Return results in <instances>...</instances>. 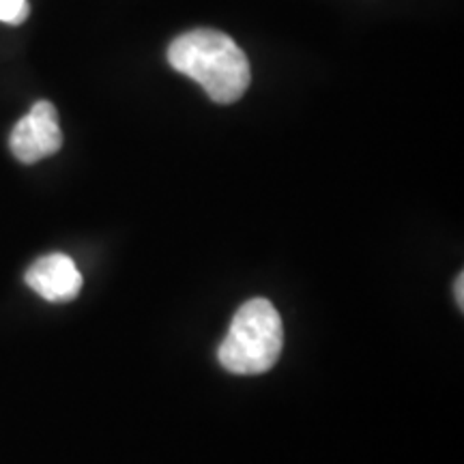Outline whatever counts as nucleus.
<instances>
[{
  "mask_svg": "<svg viewBox=\"0 0 464 464\" xmlns=\"http://www.w3.org/2000/svg\"><path fill=\"white\" fill-rule=\"evenodd\" d=\"M174 72L198 82L216 103H235L252 82L249 61L237 42L222 31L196 28L179 34L168 48Z\"/></svg>",
  "mask_w": 464,
  "mask_h": 464,
  "instance_id": "f257e3e1",
  "label": "nucleus"
},
{
  "mask_svg": "<svg viewBox=\"0 0 464 464\" xmlns=\"http://www.w3.org/2000/svg\"><path fill=\"white\" fill-rule=\"evenodd\" d=\"M282 348V318L271 301L256 297L237 310L218 357L228 372L254 376L269 372Z\"/></svg>",
  "mask_w": 464,
  "mask_h": 464,
  "instance_id": "f03ea898",
  "label": "nucleus"
},
{
  "mask_svg": "<svg viewBox=\"0 0 464 464\" xmlns=\"http://www.w3.org/2000/svg\"><path fill=\"white\" fill-rule=\"evenodd\" d=\"M11 153L22 164H37L63 147V131L56 108L50 102H37L31 112L17 121L9 138Z\"/></svg>",
  "mask_w": 464,
  "mask_h": 464,
  "instance_id": "7ed1b4c3",
  "label": "nucleus"
},
{
  "mask_svg": "<svg viewBox=\"0 0 464 464\" xmlns=\"http://www.w3.org/2000/svg\"><path fill=\"white\" fill-rule=\"evenodd\" d=\"M26 284L39 297L52 304H65L82 290V274L65 254H48L26 271Z\"/></svg>",
  "mask_w": 464,
  "mask_h": 464,
  "instance_id": "20e7f679",
  "label": "nucleus"
},
{
  "mask_svg": "<svg viewBox=\"0 0 464 464\" xmlns=\"http://www.w3.org/2000/svg\"><path fill=\"white\" fill-rule=\"evenodd\" d=\"M31 14L28 0H0V22L5 24H22Z\"/></svg>",
  "mask_w": 464,
  "mask_h": 464,
  "instance_id": "39448f33",
  "label": "nucleus"
},
{
  "mask_svg": "<svg viewBox=\"0 0 464 464\" xmlns=\"http://www.w3.org/2000/svg\"><path fill=\"white\" fill-rule=\"evenodd\" d=\"M462 286H464V277H462V274L456 277V284H454V290H456V301H458V305H464V293H462Z\"/></svg>",
  "mask_w": 464,
  "mask_h": 464,
  "instance_id": "423d86ee",
  "label": "nucleus"
}]
</instances>
